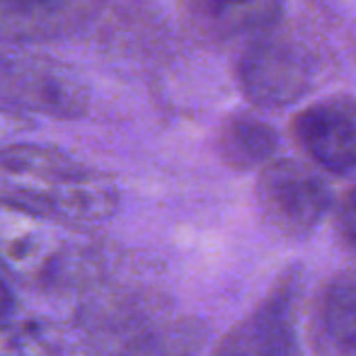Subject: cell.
<instances>
[{"mask_svg":"<svg viewBox=\"0 0 356 356\" xmlns=\"http://www.w3.org/2000/svg\"><path fill=\"white\" fill-rule=\"evenodd\" d=\"M0 182L10 202L85 230L119 209L109 175L47 145L15 143L0 150Z\"/></svg>","mask_w":356,"mask_h":356,"instance_id":"6da1fadb","label":"cell"},{"mask_svg":"<svg viewBox=\"0 0 356 356\" xmlns=\"http://www.w3.org/2000/svg\"><path fill=\"white\" fill-rule=\"evenodd\" d=\"M0 269L32 289H66L92 277L88 230L0 199Z\"/></svg>","mask_w":356,"mask_h":356,"instance_id":"7a4b0ae2","label":"cell"},{"mask_svg":"<svg viewBox=\"0 0 356 356\" xmlns=\"http://www.w3.org/2000/svg\"><path fill=\"white\" fill-rule=\"evenodd\" d=\"M0 104L54 119H78L88 90L66 66L34 54L0 51Z\"/></svg>","mask_w":356,"mask_h":356,"instance_id":"3957f363","label":"cell"},{"mask_svg":"<svg viewBox=\"0 0 356 356\" xmlns=\"http://www.w3.org/2000/svg\"><path fill=\"white\" fill-rule=\"evenodd\" d=\"M262 220L284 238L308 235L330 207V189L315 170L298 160L264 165L254 189Z\"/></svg>","mask_w":356,"mask_h":356,"instance_id":"277c9868","label":"cell"},{"mask_svg":"<svg viewBox=\"0 0 356 356\" xmlns=\"http://www.w3.org/2000/svg\"><path fill=\"white\" fill-rule=\"evenodd\" d=\"M298 269L282 274L262 303L233 325L211 356H300Z\"/></svg>","mask_w":356,"mask_h":356,"instance_id":"5b68a950","label":"cell"},{"mask_svg":"<svg viewBox=\"0 0 356 356\" xmlns=\"http://www.w3.org/2000/svg\"><path fill=\"white\" fill-rule=\"evenodd\" d=\"M238 80L254 107L282 109L308 92L310 68L293 44L267 37L254 42L240 58Z\"/></svg>","mask_w":356,"mask_h":356,"instance_id":"8992f818","label":"cell"},{"mask_svg":"<svg viewBox=\"0 0 356 356\" xmlns=\"http://www.w3.org/2000/svg\"><path fill=\"white\" fill-rule=\"evenodd\" d=\"M291 134L303 153L332 175L356 170V102L330 97L305 107L291 122Z\"/></svg>","mask_w":356,"mask_h":356,"instance_id":"52a82bcc","label":"cell"},{"mask_svg":"<svg viewBox=\"0 0 356 356\" xmlns=\"http://www.w3.org/2000/svg\"><path fill=\"white\" fill-rule=\"evenodd\" d=\"M189 27L213 42H228L269 29L282 0H179Z\"/></svg>","mask_w":356,"mask_h":356,"instance_id":"ba28073f","label":"cell"},{"mask_svg":"<svg viewBox=\"0 0 356 356\" xmlns=\"http://www.w3.org/2000/svg\"><path fill=\"white\" fill-rule=\"evenodd\" d=\"M320 354L356 356V269L342 272L325 286L313 320Z\"/></svg>","mask_w":356,"mask_h":356,"instance_id":"9c48e42d","label":"cell"},{"mask_svg":"<svg viewBox=\"0 0 356 356\" xmlns=\"http://www.w3.org/2000/svg\"><path fill=\"white\" fill-rule=\"evenodd\" d=\"M92 0H0V39H39L80 22Z\"/></svg>","mask_w":356,"mask_h":356,"instance_id":"30bf717a","label":"cell"},{"mask_svg":"<svg viewBox=\"0 0 356 356\" xmlns=\"http://www.w3.org/2000/svg\"><path fill=\"white\" fill-rule=\"evenodd\" d=\"M277 150V134L254 114H233L218 131V153L233 170H257L269 165Z\"/></svg>","mask_w":356,"mask_h":356,"instance_id":"8fae6325","label":"cell"},{"mask_svg":"<svg viewBox=\"0 0 356 356\" xmlns=\"http://www.w3.org/2000/svg\"><path fill=\"white\" fill-rule=\"evenodd\" d=\"M334 233H337L342 248L356 257V189L344 194L334 211Z\"/></svg>","mask_w":356,"mask_h":356,"instance_id":"7c38bea8","label":"cell"},{"mask_svg":"<svg viewBox=\"0 0 356 356\" xmlns=\"http://www.w3.org/2000/svg\"><path fill=\"white\" fill-rule=\"evenodd\" d=\"M0 356H47L34 339L13 327L0 325Z\"/></svg>","mask_w":356,"mask_h":356,"instance_id":"4fadbf2b","label":"cell"},{"mask_svg":"<svg viewBox=\"0 0 356 356\" xmlns=\"http://www.w3.org/2000/svg\"><path fill=\"white\" fill-rule=\"evenodd\" d=\"M8 308H10V289H8V284H5L3 269H0V318L8 313Z\"/></svg>","mask_w":356,"mask_h":356,"instance_id":"5bb4252c","label":"cell"}]
</instances>
